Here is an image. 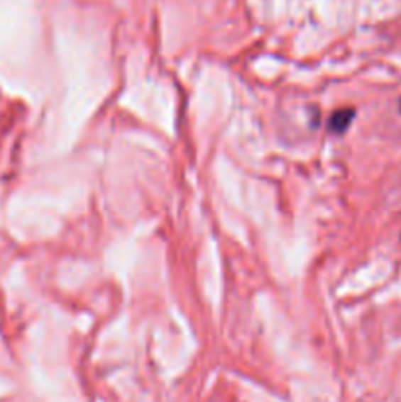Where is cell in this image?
<instances>
[{
    "mask_svg": "<svg viewBox=\"0 0 401 402\" xmlns=\"http://www.w3.org/2000/svg\"><path fill=\"white\" fill-rule=\"evenodd\" d=\"M352 118H354V110L352 108L336 110L333 116H331V120H329L331 132H333V134H342V132H346L350 126V122H352Z\"/></svg>",
    "mask_w": 401,
    "mask_h": 402,
    "instance_id": "obj_1",
    "label": "cell"
},
{
    "mask_svg": "<svg viewBox=\"0 0 401 402\" xmlns=\"http://www.w3.org/2000/svg\"><path fill=\"white\" fill-rule=\"evenodd\" d=\"M400 112H401V99H400Z\"/></svg>",
    "mask_w": 401,
    "mask_h": 402,
    "instance_id": "obj_2",
    "label": "cell"
}]
</instances>
